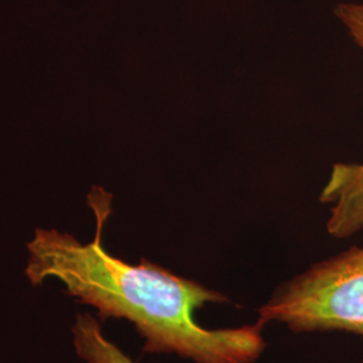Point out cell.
Segmentation results:
<instances>
[{"label":"cell","mask_w":363,"mask_h":363,"mask_svg":"<svg viewBox=\"0 0 363 363\" xmlns=\"http://www.w3.org/2000/svg\"><path fill=\"white\" fill-rule=\"evenodd\" d=\"M259 322L294 333L345 331L363 339V247L311 267L279 288L259 310Z\"/></svg>","instance_id":"obj_2"},{"label":"cell","mask_w":363,"mask_h":363,"mask_svg":"<svg viewBox=\"0 0 363 363\" xmlns=\"http://www.w3.org/2000/svg\"><path fill=\"white\" fill-rule=\"evenodd\" d=\"M112 195L94 187L88 205L96 234L88 244L58 230L37 229L27 244L26 276L33 286L52 277L66 294L89 304L101 320L127 319L144 337V352L178 354L196 363H253L265 349L264 323L208 330L195 311L208 303H226L220 292L169 272L143 259L138 265L113 257L103 245Z\"/></svg>","instance_id":"obj_1"},{"label":"cell","mask_w":363,"mask_h":363,"mask_svg":"<svg viewBox=\"0 0 363 363\" xmlns=\"http://www.w3.org/2000/svg\"><path fill=\"white\" fill-rule=\"evenodd\" d=\"M355 6H357V10H358L359 13H361V15L363 16V3L362 4H355Z\"/></svg>","instance_id":"obj_6"},{"label":"cell","mask_w":363,"mask_h":363,"mask_svg":"<svg viewBox=\"0 0 363 363\" xmlns=\"http://www.w3.org/2000/svg\"><path fill=\"white\" fill-rule=\"evenodd\" d=\"M78 357L86 363H136L104 337L99 322L89 313H79L72 328Z\"/></svg>","instance_id":"obj_4"},{"label":"cell","mask_w":363,"mask_h":363,"mask_svg":"<svg viewBox=\"0 0 363 363\" xmlns=\"http://www.w3.org/2000/svg\"><path fill=\"white\" fill-rule=\"evenodd\" d=\"M337 19L350 33L351 38L363 49V16L357 10L355 3H343L335 9Z\"/></svg>","instance_id":"obj_5"},{"label":"cell","mask_w":363,"mask_h":363,"mask_svg":"<svg viewBox=\"0 0 363 363\" xmlns=\"http://www.w3.org/2000/svg\"><path fill=\"white\" fill-rule=\"evenodd\" d=\"M322 203H331L327 232L335 238H347L363 229V163L333 166L322 194Z\"/></svg>","instance_id":"obj_3"}]
</instances>
